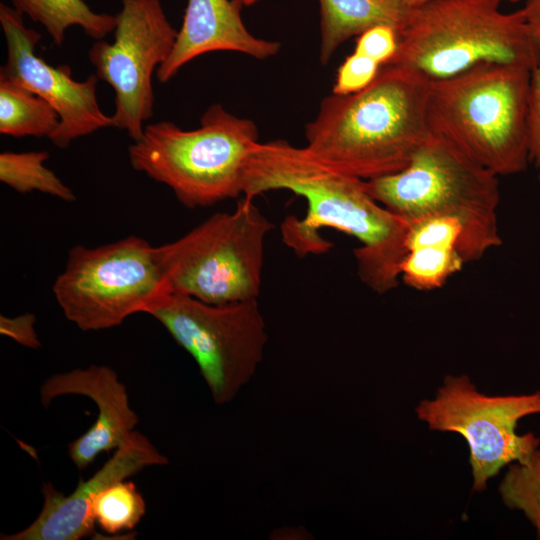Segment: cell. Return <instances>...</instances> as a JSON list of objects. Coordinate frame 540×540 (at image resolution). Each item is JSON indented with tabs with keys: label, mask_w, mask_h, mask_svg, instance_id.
<instances>
[{
	"label": "cell",
	"mask_w": 540,
	"mask_h": 540,
	"mask_svg": "<svg viewBox=\"0 0 540 540\" xmlns=\"http://www.w3.org/2000/svg\"><path fill=\"white\" fill-rule=\"evenodd\" d=\"M23 16L14 7L0 4V23L7 45V61L0 77L34 92L57 111L60 122L49 140L65 149L74 140L113 127L112 117L98 104V77L94 74L76 81L68 65L52 66L37 56L35 48L42 36L25 26Z\"/></svg>",
	"instance_id": "7c38bea8"
},
{
	"label": "cell",
	"mask_w": 540,
	"mask_h": 540,
	"mask_svg": "<svg viewBox=\"0 0 540 540\" xmlns=\"http://www.w3.org/2000/svg\"><path fill=\"white\" fill-rule=\"evenodd\" d=\"M146 512V503L136 485L121 480L103 489L91 502L90 514L105 532L132 530Z\"/></svg>",
	"instance_id": "44dd1931"
},
{
	"label": "cell",
	"mask_w": 540,
	"mask_h": 540,
	"mask_svg": "<svg viewBox=\"0 0 540 540\" xmlns=\"http://www.w3.org/2000/svg\"><path fill=\"white\" fill-rule=\"evenodd\" d=\"M289 190L304 197L305 218L286 221L284 240L299 255L330 247L318 230L329 227L359 241L353 254L359 279L378 294L399 285L409 224L367 191L365 180L324 164L306 147L285 140L258 141L243 168V196Z\"/></svg>",
	"instance_id": "6da1fadb"
},
{
	"label": "cell",
	"mask_w": 540,
	"mask_h": 540,
	"mask_svg": "<svg viewBox=\"0 0 540 540\" xmlns=\"http://www.w3.org/2000/svg\"><path fill=\"white\" fill-rule=\"evenodd\" d=\"M381 67L371 58L354 51L339 66L332 93L346 95L364 89L373 82Z\"/></svg>",
	"instance_id": "cb8c5ba5"
},
{
	"label": "cell",
	"mask_w": 540,
	"mask_h": 540,
	"mask_svg": "<svg viewBox=\"0 0 540 540\" xmlns=\"http://www.w3.org/2000/svg\"><path fill=\"white\" fill-rule=\"evenodd\" d=\"M430 80L383 65L371 84L323 99L306 125L308 151L345 174L372 180L401 171L431 133Z\"/></svg>",
	"instance_id": "7a4b0ae2"
},
{
	"label": "cell",
	"mask_w": 540,
	"mask_h": 540,
	"mask_svg": "<svg viewBox=\"0 0 540 540\" xmlns=\"http://www.w3.org/2000/svg\"><path fill=\"white\" fill-rule=\"evenodd\" d=\"M415 412L430 430L458 433L465 439L473 491H484L504 466L524 462L540 445L534 433L516 432L520 419L540 414V391L489 396L479 392L467 375H448L435 398L422 400Z\"/></svg>",
	"instance_id": "9c48e42d"
},
{
	"label": "cell",
	"mask_w": 540,
	"mask_h": 540,
	"mask_svg": "<svg viewBox=\"0 0 540 540\" xmlns=\"http://www.w3.org/2000/svg\"><path fill=\"white\" fill-rule=\"evenodd\" d=\"M320 61L327 64L337 48L366 30L387 25L396 31L409 7L400 0H319Z\"/></svg>",
	"instance_id": "e0dca14e"
},
{
	"label": "cell",
	"mask_w": 540,
	"mask_h": 540,
	"mask_svg": "<svg viewBox=\"0 0 540 540\" xmlns=\"http://www.w3.org/2000/svg\"><path fill=\"white\" fill-rule=\"evenodd\" d=\"M168 463L143 434L133 431L113 456L87 480H80L72 493L65 495L51 482L43 483V506L36 519L23 530L2 535V540H79L94 533L90 514L92 500L109 485L126 480L150 466Z\"/></svg>",
	"instance_id": "4fadbf2b"
},
{
	"label": "cell",
	"mask_w": 540,
	"mask_h": 540,
	"mask_svg": "<svg viewBox=\"0 0 540 540\" xmlns=\"http://www.w3.org/2000/svg\"><path fill=\"white\" fill-rule=\"evenodd\" d=\"M146 314L194 359L218 405L230 403L263 361L268 333L257 299L218 305L167 293Z\"/></svg>",
	"instance_id": "ba28073f"
},
{
	"label": "cell",
	"mask_w": 540,
	"mask_h": 540,
	"mask_svg": "<svg viewBox=\"0 0 540 540\" xmlns=\"http://www.w3.org/2000/svg\"><path fill=\"white\" fill-rule=\"evenodd\" d=\"M258 141L252 120L216 103L196 129L170 121L145 125L128 157L134 170L169 187L185 207H209L243 195L244 163Z\"/></svg>",
	"instance_id": "5b68a950"
},
{
	"label": "cell",
	"mask_w": 540,
	"mask_h": 540,
	"mask_svg": "<svg viewBox=\"0 0 540 540\" xmlns=\"http://www.w3.org/2000/svg\"><path fill=\"white\" fill-rule=\"evenodd\" d=\"M503 503L523 512L540 538V450L537 448L522 463L509 464L499 485Z\"/></svg>",
	"instance_id": "603a6c76"
},
{
	"label": "cell",
	"mask_w": 540,
	"mask_h": 540,
	"mask_svg": "<svg viewBox=\"0 0 540 540\" xmlns=\"http://www.w3.org/2000/svg\"><path fill=\"white\" fill-rule=\"evenodd\" d=\"M36 318L31 313L16 317L0 316V333L28 348L37 349L41 346L35 329Z\"/></svg>",
	"instance_id": "4316f807"
},
{
	"label": "cell",
	"mask_w": 540,
	"mask_h": 540,
	"mask_svg": "<svg viewBox=\"0 0 540 540\" xmlns=\"http://www.w3.org/2000/svg\"><path fill=\"white\" fill-rule=\"evenodd\" d=\"M60 122L57 111L42 97L0 77V133L11 137H49Z\"/></svg>",
	"instance_id": "d6986e66"
},
{
	"label": "cell",
	"mask_w": 540,
	"mask_h": 540,
	"mask_svg": "<svg viewBox=\"0 0 540 540\" xmlns=\"http://www.w3.org/2000/svg\"><path fill=\"white\" fill-rule=\"evenodd\" d=\"M365 184L407 223L460 209L497 211L500 201L498 175L432 131L405 168Z\"/></svg>",
	"instance_id": "8fae6325"
},
{
	"label": "cell",
	"mask_w": 540,
	"mask_h": 540,
	"mask_svg": "<svg viewBox=\"0 0 540 540\" xmlns=\"http://www.w3.org/2000/svg\"><path fill=\"white\" fill-rule=\"evenodd\" d=\"M14 8L46 29L54 44L61 46L66 31L79 26L95 40L114 31L116 16L94 12L83 0H13Z\"/></svg>",
	"instance_id": "ac0fdd59"
},
{
	"label": "cell",
	"mask_w": 540,
	"mask_h": 540,
	"mask_svg": "<svg viewBox=\"0 0 540 540\" xmlns=\"http://www.w3.org/2000/svg\"><path fill=\"white\" fill-rule=\"evenodd\" d=\"M114 41L96 40L88 51L98 79L115 93L113 127L135 141L153 116V74L169 57L178 31L159 0H121Z\"/></svg>",
	"instance_id": "30bf717a"
},
{
	"label": "cell",
	"mask_w": 540,
	"mask_h": 540,
	"mask_svg": "<svg viewBox=\"0 0 540 540\" xmlns=\"http://www.w3.org/2000/svg\"><path fill=\"white\" fill-rule=\"evenodd\" d=\"M52 290L66 319L82 331L117 327L169 293L159 246L134 235L71 247Z\"/></svg>",
	"instance_id": "52a82bcc"
},
{
	"label": "cell",
	"mask_w": 540,
	"mask_h": 540,
	"mask_svg": "<svg viewBox=\"0 0 540 540\" xmlns=\"http://www.w3.org/2000/svg\"><path fill=\"white\" fill-rule=\"evenodd\" d=\"M522 10L529 32L540 48V0H527Z\"/></svg>",
	"instance_id": "83f0119b"
},
{
	"label": "cell",
	"mask_w": 540,
	"mask_h": 540,
	"mask_svg": "<svg viewBox=\"0 0 540 540\" xmlns=\"http://www.w3.org/2000/svg\"><path fill=\"white\" fill-rule=\"evenodd\" d=\"M531 74L523 66L488 63L430 81L431 131L498 176L523 172Z\"/></svg>",
	"instance_id": "277c9868"
},
{
	"label": "cell",
	"mask_w": 540,
	"mask_h": 540,
	"mask_svg": "<svg viewBox=\"0 0 540 540\" xmlns=\"http://www.w3.org/2000/svg\"><path fill=\"white\" fill-rule=\"evenodd\" d=\"M397 45L396 30L387 25H378L357 36L354 51L383 66L393 58Z\"/></svg>",
	"instance_id": "d4e9b609"
},
{
	"label": "cell",
	"mask_w": 540,
	"mask_h": 540,
	"mask_svg": "<svg viewBox=\"0 0 540 540\" xmlns=\"http://www.w3.org/2000/svg\"><path fill=\"white\" fill-rule=\"evenodd\" d=\"M47 151L12 152L0 154V181L18 193L38 191L73 202L76 196L51 169L45 166Z\"/></svg>",
	"instance_id": "ffe728a7"
},
{
	"label": "cell",
	"mask_w": 540,
	"mask_h": 540,
	"mask_svg": "<svg viewBox=\"0 0 540 540\" xmlns=\"http://www.w3.org/2000/svg\"><path fill=\"white\" fill-rule=\"evenodd\" d=\"M499 0H430L407 10L398 45L385 65L409 68L430 81L448 79L488 63L533 70L540 48L522 8L500 10Z\"/></svg>",
	"instance_id": "3957f363"
},
{
	"label": "cell",
	"mask_w": 540,
	"mask_h": 540,
	"mask_svg": "<svg viewBox=\"0 0 540 540\" xmlns=\"http://www.w3.org/2000/svg\"><path fill=\"white\" fill-rule=\"evenodd\" d=\"M407 251L435 246L459 254L466 264L502 244L497 211L460 209L408 223Z\"/></svg>",
	"instance_id": "2e32d148"
},
{
	"label": "cell",
	"mask_w": 540,
	"mask_h": 540,
	"mask_svg": "<svg viewBox=\"0 0 540 540\" xmlns=\"http://www.w3.org/2000/svg\"><path fill=\"white\" fill-rule=\"evenodd\" d=\"M240 10L232 0H188L173 49L156 71L158 81L168 82L185 64L210 52L233 51L258 60L276 55L280 43L251 34Z\"/></svg>",
	"instance_id": "9a60e30c"
},
{
	"label": "cell",
	"mask_w": 540,
	"mask_h": 540,
	"mask_svg": "<svg viewBox=\"0 0 540 540\" xmlns=\"http://www.w3.org/2000/svg\"><path fill=\"white\" fill-rule=\"evenodd\" d=\"M465 265L462 257L454 251L421 246L407 251L400 266V279L410 288L430 291L441 288Z\"/></svg>",
	"instance_id": "7402d4cb"
},
{
	"label": "cell",
	"mask_w": 540,
	"mask_h": 540,
	"mask_svg": "<svg viewBox=\"0 0 540 540\" xmlns=\"http://www.w3.org/2000/svg\"><path fill=\"white\" fill-rule=\"evenodd\" d=\"M232 1L242 8L243 6H251L255 4L256 2H258L259 0H232Z\"/></svg>",
	"instance_id": "f546056e"
},
{
	"label": "cell",
	"mask_w": 540,
	"mask_h": 540,
	"mask_svg": "<svg viewBox=\"0 0 540 540\" xmlns=\"http://www.w3.org/2000/svg\"><path fill=\"white\" fill-rule=\"evenodd\" d=\"M39 394L44 407L64 395L85 396L96 404L95 422L68 445V455L78 470L87 468L99 454L120 447L139 421L129 404L126 386L117 373L105 365L54 374L44 381Z\"/></svg>",
	"instance_id": "5bb4252c"
},
{
	"label": "cell",
	"mask_w": 540,
	"mask_h": 540,
	"mask_svg": "<svg viewBox=\"0 0 540 540\" xmlns=\"http://www.w3.org/2000/svg\"><path fill=\"white\" fill-rule=\"evenodd\" d=\"M405 6L409 7V8H412V7H417V6H420L422 4H425L426 2L430 1V0H400Z\"/></svg>",
	"instance_id": "f1b7e54d"
},
{
	"label": "cell",
	"mask_w": 540,
	"mask_h": 540,
	"mask_svg": "<svg viewBox=\"0 0 540 540\" xmlns=\"http://www.w3.org/2000/svg\"><path fill=\"white\" fill-rule=\"evenodd\" d=\"M499 1H502V0H499ZM506 1L517 2V1H519V0H506Z\"/></svg>",
	"instance_id": "4dcf8cb0"
},
{
	"label": "cell",
	"mask_w": 540,
	"mask_h": 540,
	"mask_svg": "<svg viewBox=\"0 0 540 540\" xmlns=\"http://www.w3.org/2000/svg\"><path fill=\"white\" fill-rule=\"evenodd\" d=\"M527 150L529 162L534 164L540 183V62L531 74L527 115Z\"/></svg>",
	"instance_id": "484cf974"
},
{
	"label": "cell",
	"mask_w": 540,
	"mask_h": 540,
	"mask_svg": "<svg viewBox=\"0 0 540 540\" xmlns=\"http://www.w3.org/2000/svg\"><path fill=\"white\" fill-rule=\"evenodd\" d=\"M273 224L243 196L178 239L159 245L169 293L210 304L257 299L267 234Z\"/></svg>",
	"instance_id": "8992f818"
}]
</instances>
